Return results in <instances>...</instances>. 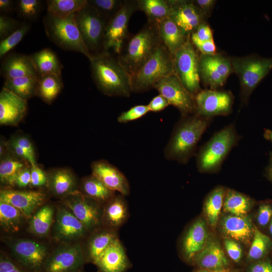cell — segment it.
Returning a JSON list of instances; mask_svg holds the SVG:
<instances>
[{
  "label": "cell",
  "mask_w": 272,
  "mask_h": 272,
  "mask_svg": "<svg viewBox=\"0 0 272 272\" xmlns=\"http://www.w3.org/2000/svg\"><path fill=\"white\" fill-rule=\"evenodd\" d=\"M46 194L43 191L35 190H18L12 187H5L0 191V200L16 207L29 217L44 203Z\"/></svg>",
  "instance_id": "e0dca14e"
},
{
  "label": "cell",
  "mask_w": 272,
  "mask_h": 272,
  "mask_svg": "<svg viewBox=\"0 0 272 272\" xmlns=\"http://www.w3.org/2000/svg\"><path fill=\"white\" fill-rule=\"evenodd\" d=\"M241 137L231 123L215 132L199 149L196 156L197 168L203 173L219 171Z\"/></svg>",
  "instance_id": "277c9868"
},
{
  "label": "cell",
  "mask_w": 272,
  "mask_h": 272,
  "mask_svg": "<svg viewBox=\"0 0 272 272\" xmlns=\"http://www.w3.org/2000/svg\"><path fill=\"white\" fill-rule=\"evenodd\" d=\"M39 76H61L63 67L59 59L51 49L46 48L30 55Z\"/></svg>",
  "instance_id": "4dcf8cb0"
},
{
  "label": "cell",
  "mask_w": 272,
  "mask_h": 272,
  "mask_svg": "<svg viewBox=\"0 0 272 272\" xmlns=\"http://www.w3.org/2000/svg\"><path fill=\"white\" fill-rule=\"evenodd\" d=\"M207 229L206 223L202 218L195 220L187 229L181 245L182 254L185 260L192 262L203 248L209 238Z\"/></svg>",
  "instance_id": "7402d4cb"
},
{
  "label": "cell",
  "mask_w": 272,
  "mask_h": 272,
  "mask_svg": "<svg viewBox=\"0 0 272 272\" xmlns=\"http://www.w3.org/2000/svg\"><path fill=\"white\" fill-rule=\"evenodd\" d=\"M199 56L190 36L173 55L174 74L194 97L201 90L199 74Z\"/></svg>",
  "instance_id": "ba28073f"
},
{
  "label": "cell",
  "mask_w": 272,
  "mask_h": 272,
  "mask_svg": "<svg viewBox=\"0 0 272 272\" xmlns=\"http://www.w3.org/2000/svg\"><path fill=\"white\" fill-rule=\"evenodd\" d=\"M31 187L40 188L47 186V174L37 164L31 166Z\"/></svg>",
  "instance_id": "681fc988"
},
{
  "label": "cell",
  "mask_w": 272,
  "mask_h": 272,
  "mask_svg": "<svg viewBox=\"0 0 272 272\" xmlns=\"http://www.w3.org/2000/svg\"><path fill=\"white\" fill-rule=\"evenodd\" d=\"M272 218V203L265 202L261 203L259 206L257 222L258 225L264 227L267 226Z\"/></svg>",
  "instance_id": "816d5d0a"
},
{
  "label": "cell",
  "mask_w": 272,
  "mask_h": 272,
  "mask_svg": "<svg viewBox=\"0 0 272 272\" xmlns=\"http://www.w3.org/2000/svg\"><path fill=\"white\" fill-rule=\"evenodd\" d=\"M30 24H21L19 28L6 38L1 40L0 58H3L23 39L30 29Z\"/></svg>",
  "instance_id": "ee69618b"
},
{
  "label": "cell",
  "mask_w": 272,
  "mask_h": 272,
  "mask_svg": "<svg viewBox=\"0 0 272 272\" xmlns=\"http://www.w3.org/2000/svg\"><path fill=\"white\" fill-rule=\"evenodd\" d=\"M200 54H212L217 53V48L214 39L196 44L194 45Z\"/></svg>",
  "instance_id": "680465c9"
},
{
  "label": "cell",
  "mask_w": 272,
  "mask_h": 272,
  "mask_svg": "<svg viewBox=\"0 0 272 272\" xmlns=\"http://www.w3.org/2000/svg\"><path fill=\"white\" fill-rule=\"evenodd\" d=\"M1 75L5 80L39 76L30 55L17 53L5 56L1 64Z\"/></svg>",
  "instance_id": "4316f807"
},
{
  "label": "cell",
  "mask_w": 272,
  "mask_h": 272,
  "mask_svg": "<svg viewBox=\"0 0 272 272\" xmlns=\"http://www.w3.org/2000/svg\"><path fill=\"white\" fill-rule=\"evenodd\" d=\"M225 192L224 187L218 186L212 190L206 198L204 203L205 214L208 223L212 228L216 227L218 222Z\"/></svg>",
  "instance_id": "8d00e7d4"
},
{
  "label": "cell",
  "mask_w": 272,
  "mask_h": 272,
  "mask_svg": "<svg viewBox=\"0 0 272 272\" xmlns=\"http://www.w3.org/2000/svg\"><path fill=\"white\" fill-rule=\"evenodd\" d=\"M63 88L61 76L47 75L39 76L36 96L50 104Z\"/></svg>",
  "instance_id": "836d02e7"
},
{
  "label": "cell",
  "mask_w": 272,
  "mask_h": 272,
  "mask_svg": "<svg viewBox=\"0 0 272 272\" xmlns=\"http://www.w3.org/2000/svg\"><path fill=\"white\" fill-rule=\"evenodd\" d=\"M63 206L83 224L90 233L102 226L103 204L77 191L62 198Z\"/></svg>",
  "instance_id": "4fadbf2b"
},
{
  "label": "cell",
  "mask_w": 272,
  "mask_h": 272,
  "mask_svg": "<svg viewBox=\"0 0 272 272\" xmlns=\"http://www.w3.org/2000/svg\"><path fill=\"white\" fill-rule=\"evenodd\" d=\"M92 174L108 188L124 196L130 193V186L125 175L116 167L104 160L94 161L91 165Z\"/></svg>",
  "instance_id": "ffe728a7"
},
{
  "label": "cell",
  "mask_w": 272,
  "mask_h": 272,
  "mask_svg": "<svg viewBox=\"0 0 272 272\" xmlns=\"http://www.w3.org/2000/svg\"><path fill=\"white\" fill-rule=\"evenodd\" d=\"M28 108L25 100L12 92L2 88L0 93V124L15 126L25 116Z\"/></svg>",
  "instance_id": "44dd1931"
},
{
  "label": "cell",
  "mask_w": 272,
  "mask_h": 272,
  "mask_svg": "<svg viewBox=\"0 0 272 272\" xmlns=\"http://www.w3.org/2000/svg\"><path fill=\"white\" fill-rule=\"evenodd\" d=\"M75 15L77 27L91 54L104 51V38L109 20L87 5Z\"/></svg>",
  "instance_id": "9c48e42d"
},
{
  "label": "cell",
  "mask_w": 272,
  "mask_h": 272,
  "mask_svg": "<svg viewBox=\"0 0 272 272\" xmlns=\"http://www.w3.org/2000/svg\"><path fill=\"white\" fill-rule=\"evenodd\" d=\"M9 246L18 260L30 270L39 269L46 259V247L34 240L16 239L12 241Z\"/></svg>",
  "instance_id": "ac0fdd59"
},
{
  "label": "cell",
  "mask_w": 272,
  "mask_h": 272,
  "mask_svg": "<svg viewBox=\"0 0 272 272\" xmlns=\"http://www.w3.org/2000/svg\"><path fill=\"white\" fill-rule=\"evenodd\" d=\"M128 216L124 196L120 193L116 194L103 205L102 225L117 230L126 221Z\"/></svg>",
  "instance_id": "83f0119b"
},
{
  "label": "cell",
  "mask_w": 272,
  "mask_h": 272,
  "mask_svg": "<svg viewBox=\"0 0 272 272\" xmlns=\"http://www.w3.org/2000/svg\"><path fill=\"white\" fill-rule=\"evenodd\" d=\"M170 17L186 37L190 35L198 26L207 20L192 0H169Z\"/></svg>",
  "instance_id": "2e32d148"
},
{
  "label": "cell",
  "mask_w": 272,
  "mask_h": 272,
  "mask_svg": "<svg viewBox=\"0 0 272 272\" xmlns=\"http://www.w3.org/2000/svg\"><path fill=\"white\" fill-rule=\"evenodd\" d=\"M79 187L83 195L103 205L116 194L93 174L83 178Z\"/></svg>",
  "instance_id": "1f68e13d"
},
{
  "label": "cell",
  "mask_w": 272,
  "mask_h": 272,
  "mask_svg": "<svg viewBox=\"0 0 272 272\" xmlns=\"http://www.w3.org/2000/svg\"><path fill=\"white\" fill-rule=\"evenodd\" d=\"M163 45L173 55L185 43L187 38L170 18L167 17L156 23Z\"/></svg>",
  "instance_id": "f1b7e54d"
},
{
  "label": "cell",
  "mask_w": 272,
  "mask_h": 272,
  "mask_svg": "<svg viewBox=\"0 0 272 272\" xmlns=\"http://www.w3.org/2000/svg\"><path fill=\"white\" fill-rule=\"evenodd\" d=\"M190 38L193 45L214 39L212 30L207 22H204L200 24L190 35Z\"/></svg>",
  "instance_id": "7dc6e473"
},
{
  "label": "cell",
  "mask_w": 272,
  "mask_h": 272,
  "mask_svg": "<svg viewBox=\"0 0 272 272\" xmlns=\"http://www.w3.org/2000/svg\"><path fill=\"white\" fill-rule=\"evenodd\" d=\"M162 44L156 24L148 22L137 33L129 34L117 56L131 77Z\"/></svg>",
  "instance_id": "3957f363"
},
{
  "label": "cell",
  "mask_w": 272,
  "mask_h": 272,
  "mask_svg": "<svg viewBox=\"0 0 272 272\" xmlns=\"http://www.w3.org/2000/svg\"><path fill=\"white\" fill-rule=\"evenodd\" d=\"M30 164L8 152L0 160V181L5 187H13L18 174Z\"/></svg>",
  "instance_id": "d6a6232c"
},
{
  "label": "cell",
  "mask_w": 272,
  "mask_h": 272,
  "mask_svg": "<svg viewBox=\"0 0 272 272\" xmlns=\"http://www.w3.org/2000/svg\"><path fill=\"white\" fill-rule=\"evenodd\" d=\"M253 203V200L249 196L233 189H227L224 196L223 210L230 215L245 216Z\"/></svg>",
  "instance_id": "e575fe53"
},
{
  "label": "cell",
  "mask_w": 272,
  "mask_h": 272,
  "mask_svg": "<svg viewBox=\"0 0 272 272\" xmlns=\"http://www.w3.org/2000/svg\"><path fill=\"white\" fill-rule=\"evenodd\" d=\"M247 272H272V261L265 258L254 261L248 267Z\"/></svg>",
  "instance_id": "11a10c76"
},
{
  "label": "cell",
  "mask_w": 272,
  "mask_h": 272,
  "mask_svg": "<svg viewBox=\"0 0 272 272\" xmlns=\"http://www.w3.org/2000/svg\"><path fill=\"white\" fill-rule=\"evenodd\" d=\"M212 119L195 113L181 116L164 149L165 158L180 164L187 163L195 154L197 145Z\"/></svg>",
  "instance_id": "6da1fadb"
},
{
  "label": "cell",
  "mask_w": 272,
  "mask_h": 272,
  "mask_svg": "<svg viewBox=\"0 0 272 272\" xmlns=\"http://www.w3.org/2000/svg\"><path fill=\"white\" fill-rule=\"evenodd\" d=\"M193 272H231L229 268L220 270H213L209 269H197Z\"/></svg>",
  "instance_id": "e7e4bbea"
},
{
  "label": "cell",
  "mask_w": 272,
  "mask_h": 272,
  "mask_svg": "<svg viewBox=\"0 0 272 272\" xmlns=\"http://www.w3.org/2000/svg\"><path fill=\"white\" fill-rule=\"evenodd\" d=\"M263 137L265 140L272 143V130L269 129H264Z\"/></svg>",
  "instance_id": "be15d7a7"
},
{
  "label": "cell",
  "mask_w": 272,
  "mask_h": 272,
  "mask_svg": "<svg viewBox=\"0 0 272 272\" xmlns=\"http://www.w3.org/2000/svg\"><path fill=\"white\" fill-rule=\"evenodd\" d=\"M13 3L11 0H0V11L3 13H8L12 11Z\"/></svg>",
  "instance_id": "94428289"
},
{
  "label": "cell",
  "mask_w": 272,
  "mask_h": 272,
  "mask_svg": "<svg viewBox=\"0 0 272 272\" xmlns=\"http://www.w3.org/2000/svg\"><path fill=\"white\" fill-rule=\"evenodd\" d=\"M0 272H23L10 259L1 257L0 260Z\"/></svg>",
  "instance_id": "91938a15"
},
{
  "label": "cell",
  "mask_w": 272,
  "mask_h": 272,
  "mask_svg": "<svg viewBox=\"0 0 272 272\" xmlns=\"http://www.w3.org/2000/svg\"><path fill=\"white\" fill-rule=\"evenodd\" d=\"M192 262L200 269L213 270L228 269L229 266V260L220 244L213 238H209Z\"/></svg>",
  "instance_id": "d4e9b609"
},
{
  "label": "cell",
  "mask_w": 272,
  "mask_h": 272,
  "mask_svg": "<svg viewBox=\"0 0 272 272\" xmlns=\"http://www.w3.org/2000/svg\"><path fill=\"white\" fill-rule=\"evenodd\" d=\"M204 18L207 20L211 15L217 1L215 0H192Z\"/></svg>",
  "instance_id": "db71d44e"
},
{
  "label": "cell",
  "mask_w": 272,
  "mask_h": 272,
  "mask_svg": "<svg viewBox=\"0 0 272 272\" xmlns=\"http://www.w3.org/2000/svg\"><path fill=\"white\" fill-rule=\"evenodd\" d=\"M54 231L56 238L63 241L80 239L90 233L83 224L64 206L57 209Z\"/></svg>",
  "instance_id": "d6986e66"
},
{
  "label": "cell",
  "mask_w": 272,
  "mask_h": 272,
  "mask_svg": "<svg viewBox=\"0 0 272 272\" xmlns=\"http://www.w3.org/2000/svg\"><path fill=\"white\" fill-rule=\"evenodd\" d=\"M23 214L7 202L0 200L1 226L8 232L18 231L22 222Z\"/></svg>",
  "instance_id": "b9f144b4"
},
{
  "label": "cell",
  "mask_w": 272,
  "mask_h": 272,
  "mask_svg": "<svg viewBox=\"0 0 272 272\" xmlns=\"http://www.w3.org/2000/svg\"><path fill=\"white\" fill-rule=\"evenodd\" d=\"M17 8L20 16L28 21H33L39 15L42 1L39 0H19Z\"/></svg>",
  "instance_id": "f6af8a7d"
},
{
  "label": "cell",
  "mask_w": 272,
  "mask_h": 272,
  "mask_svg": "<svg viewBox=\"0 0 272 272\" xmlns=\"http://www.w3.org/2000/svg\"><path fill=\"white\" fill-rule=\"evenodd\" d=\"M54 210L48 204L41 206L30 220L29 230L32 234L43 236L46 235L50 229L53 222Z\"/></svg>",
  "instance_id": "74e56055"
},
{
  "label": "cell",
  "mask_w": 272,
  "mask_h": 272,
  "mask_svg": "<svg viewBox=\"0 0 272 272\" xmlns=\"http://www.w3.org/2000/svg\"><path fill=\"white\" fill-rule=\"evenodd\" d=\"M268 230H269V232L270 233V234L272 236V218L270 220V222L269 224V226H268Z\"/></svg>",
  "instance_id": "03108f58"
},
{
  "label": "cell",
  "mask_w": 272,
  "mask_h": 272,
  "mask_svg": "<svg viewBox=\"0 0 272 272\" xmlns=\"http://www.w3.org/2000/svg\"><path fill=\"white\" fill-rule=\"evenodd\" d=\"M18 22L12 18L5 15H0V39L1 40L8 37L20 26Z\"/></svg>",
  "instance_id": "c3c4849f"
},
{
  "label": "cell",
  "mask_w": 272,
  "mask_h": 272,
  "mask_svg": "<svg viewBox=\"0 0 272 272\" xmlns=\"http://www.w3.org/2000/svg\"><path fill=\"white\" fill-rule=\"evenodd\" d=\"M224 245L229 257L234 262H238L242 257V249L240 245L235 240L225 238Z\"/></svg>",
  "instance_id": "f907efd6"
},
{
  "label": "cell",
  "mask_w": 272,
  "mask_h": 272,
  "mask_svg": "<svg viewBox=\"0 0 272 272\" xmlns=\"http://www.w3.org/2000/svg\"><path fill=\"white\" fill-rule=\"evenodd\" d=\"M84 254L79 244L62 245L46 259V272H74L82 264Z\"/></svg>",
  "instance_id": "9a60e30c"
},
{
  "label": "cell",
  "mask_w": 272,
  "mask_h": 272,
  "mask_svg": "<svg viewBox=\"0 0 272 272\" xmlns=\"http://www.w3.org/2000/svg\"><path fill=\"white\" fill-rule=\"evenodd\" d=\"M47 14L57 18H65L84 8L87 0H48Z\"/></svg>",
  "instance_id": "ab89813d"
},
{
  "label": "cell",
  "mask_w": 272,
  "mask_h": 272,
  "mask_svg": "<svg viewBox=\"0 0 272 272\" xmlns=\"http://www.w3.org/2000/svg\"><path fill=\"white\" fill-rule=\"evenodd\" d=\"M89 61L92 78L102 93L111 97L130 96L131 77L116 55L103 51L92 55Z\"/></svg>",
  "instance_id": "7a4b0ae2"
},
{
  "label": "cell",
  "mask_w": 272,
  "mask_h": 272,
  "mask_svg": "<svg viewBox=\"0 0 272 272\" xmlns=\"http://www.w3.org/2000/svg\"><path fill=\"white\" fill-rule=\"evenodd\" d=\"M198 64L200 81L210 89L223 87L233 73L231 57L220 53L200 54Z\"/></svg>",
  "instance_id": "8fae6325"
},
{
  "label": "cell",
  "mask_w": 272,
  "mask_h": 272,
  "mask_svg": "<svg viewBox=\"0 0 272 272\" xmlns=\"http://www.w3.org/2000/svg\"><path fill=\"white\" fill-rule=\"evenodd\" d=\"M150 111L148 105H138L122 112L117 117L119 123H125L137 120Z\"/></svg>",
  "instance_id": "bcb514c9"
},
{
  "label": "cell",
  "mask_w": 272,
  "mask_h": 272,
  "mask_svg": "<svg viewBox=\"0 0 272 272\" xmlns=\"http://www.w3.org/2000/svg\"><path fill=\"white\" fill-rule=\"evenodd\" d=\"M95 264L101 272H125L130 265L118 238L103 251Z\"/></svg>",
  "instance_id": "603a6c76"
},
{
  "label": "cell",
  "mask_w": 272,
  "mask_h": 272,
  "mask_svg": "<svg viewBox=\"0 0 272 272\" xmlns=\"http://www.w3.org/2000/svg\"><path fill=\"white\" fill-rule=\"evenodd\" d=\"M39 76H26L6 79L3 88L28 100L36 96Z\"/></svg>",
  "instance_id": "d590c367"
},
{
  "label": "cell",
  "mask_w": 272,
  "mask_h": 272,
  "mask_svg": "<svg viewBox=\"0 0 272 272\" xmlns=\"http://www.w3.org/2000/svg\"><path fill=\"white\" fill-rule=\"evenodd\" d=\"M195 114L213 118L226 116L232 111L234 97L230 91L201 89L194 96Z\"/></svg>",
  "instance_id": "7c38bea8"
},
{
  "label": "cell",
  "mask_w": 272,
  "mask_h": 272,
  "mask_svg": "<svg viewBox=\"0 0 272 272\" xmlns=\"http://www.w3.org/2000/svg\"><path fill=\"white\" fill-rule=\"evenodd\" d=\"M31 165L22 169L17 175L14 184V187L19 188H25L31 186Z\"/></svg>",
  "instance_id": "f5cc1de1"
},
{
  "label": "cell",
  "mask_w": 272,
  "mask_h": 272,
  "mask_svg": "<svg viewBox=\"0 0 272 272\" xmlns=\"http://www.w3.org/2000/svg\"><path fill=\"white\" fill-rule=\"evenodd\" d=\"M125 0H87V5L109 21L122 8Z\"/></svg>",
  "instance_id": "7bdbcfd3"
},
{
  "label": "cell",
  "mask_w": 272,
  "mask_h": 272,
  "mask_svg": "<svg viewBox=\"0 0 272 272\" xmlns=\"http://www.w3.org/2000/svg\"><path fill=\"white\" fill-rule=\"evenodd\" d=\"M86 244V253L95 263L96 261L116 238L117 230L101 226L90 233Z\"/></svg>",
  "instance_id": "f546056e"
},
{
  "label": "cell",
  "mask_w": 272,
  "mask_h": 272,
  "mask_svg": "<svg viewBox=\"0 0 272 272\" xmlns=\"http://www.w3.org/2000/svg\"><path fill=\"white\" fill-rule=\"evenodd\" d=\"M47 174L46 187L54 196L63 198L78 190L76 176L71 170L54 168L50 170Z\"/></svg>",
  "instance_id": "484cf974"
},
{
  "label": "cell",
  "mask_w": 272,
  "mask_h": 272,
  "mask_svg": "<svg viewBox=\"0 0 272 272\" xmlns=\"http://www.w3.org/2000/svg\"><path fill=\"white\" fill-rule=\"evenodd\" d=\"M271 248L272 240L255 227L247 259L253 262L262 259Z\"/></svg>",
  "instance_id": "60d3db41"
},
{
  "label": "cell",
  "mask_w": 272,
  "mask_h": 272,
  "mask_svg": "<svg viewBox=\"0 0 272 272\" xmlns=\"http://www.w3.org/2000/svg\"><path fill=\"white\" fill-rule=\"evenodd\" d=\"M46 35L54 44L65 50L80 52L90 60L92 55L77 27L75 14L60 18L47 14L43 19Z\"/></svg>",
  "instance_id": "5b68a950"
},
{
  "label": "cell",
  "mask_w": 272,
  "mask_h": 272,
  "mask_svg": "<svg viewBox=\"0 0 272 272\" xmlns=\"http://www.w3.org/2000/svg\"><path fill=\"white\" fill-rule=\"evenodd\" d=\"M11 139L25 150L33 158L36 159L34 147L27 137L24 135H16L12 137Z\"/></svg>",
  "instance_id": "9f6ffc18"
},
{
  "label": "cell",
  "mask_w": 272,
  "mask_h": 272,
  "mask_svg": "<svg viewBox=\"0 0 272 272\" xmlns=\"http://www.w3.org/2000/svg\"><path fill=\"white\" fill-rule=\"evenodd\" d=\"M139 10L138 0H125L120 10L108 22L103 43L104 51L118 55L129 35L128 27L132 14Z\"/></svg>",
  "instance_id": "30bf717a"
},
{
  "label": "cell",
  "mask_w": 272,
  "mask_h": 272,
  "mask_svg": "<svg viewBox=\"0 0 272 272\" xmlns=\"http://www.w3.org/2000/svg\"><path fill=\"white\" fill-rule=\"evenodd\" d=\"M139 10L147 16L148 22L156 23L169 17V0H138Z\"/></svg>",
  "instance_id": "f35d334b"
},
{
  "label": "cell",
  "mask_w": 272,
  "mask_h": 272,
  "mask_svg": "<svg viewBox=\"0 0 272 272\" xmlns=\"http://www.w3.org/2000/svg\"><path fill=\"white\" fill-rule=\"evenodd\" d=\"M231 59L233 73L239 79L241 100L246 104L253 91L272 70V57L250 55Z\"/></svg>",
  "instance_id": "8992f818"
},
{
  "label": "cell",
  "mask_w": 272,
  "mask_h": 272,
  "mask_svg": "<svg viewBox=\"0 0 272 272\" xmlns=\"http://www.w3.org/2000/svg\"><path fill=\"white\" fill-rule=\"evenodd\" d=\"M170 105L168 100L159 94L154 97L148 104L150 111L159 112Z\"/></svg>",
  "instance_id": "6f0895ef"
},
{
  "label": "cell",
  "mask_w": 272,
  "mask_h": 272,
  "mask_svg": "<svg viewBox=\"0 0 272 272\" xmlns=\"http://www.w3.org/2000/svg\"><path fill=\"white\" fill-rule=\"evenodd\" d=\"M222 233L226 238L248 244L253 237L254 228L249 217L227 215L220 221Z\"/></svg>",
  "instance_id": "cb8c5ba5"
},
{
  "label": "cell",
  "mask_w": 272,
  "mask_h": 272,
  "mask_svg": "<svg viewBox=\"0 0 272 272\" xmlns=\"http://www.w3.org/2000/svg\"><path fill=\"white\" fill-rule=\"evenodd\" d=\"M174 73L173 55L162 44L131 76L132 91H147L153 88L159 80Z\"/></svg>",
  "instance_id": "52a82bcc"
},
{
  "label": "cell",
  "mask_w": 272,
  "mask_h": 272,
  "mask_svg": "<svg viewBox=\"0 0 272 272\" xmlns=\"http://www.w3.org/2000/svg\"><path fill=\"white\" fill-rule=\"evenodd\" d=\"M266 176L272 182V151L269 153V159L268 164L265 169Z\"/></svg>",
  "instance_id": "6125c7cd"
},
{
  "label": "cell",
  "mask_w": 272,
  "mask_h": 272,
  "mask_svg": "<svg viewBox=\"0 0 272 272\" xmlns=\"http://www.w3.org/2000/svg\"><path fill=\"white\" fill-rule=\"evenodd\" d=\"M170 105L178 109L181 116L195 113L194 97L183 86L174 73L159 80L154 86Z\"/></svg>",
  "instance_id": "5bb4252c"
}]
</instances>
